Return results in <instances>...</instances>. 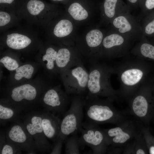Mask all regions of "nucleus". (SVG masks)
<instances>
[{
	"label": "nucleus",
	"instance_id": "f257e3e1",
	"mask_svg": "<svg viewBox=\"0 0 154 154\" xmlns=\"http://www.w3.org/2000/svg\"><path fill=\"white\" fill-rule=\"evenodd\" d=\"M25 24L1 33V50L9 49L21 56L37 54L44 42L37 28Z\"/></svg>",
	"mask_w": 154,
	"mask_h": 154
},
{
	"label": "nucleus",
	"instance_id": "f03ea898",
	"mask_svg": "<svg viewBox=\"0 0 154 154\" xmlns=\"http://www.w3.org/2000/svg\"><path fill=\"white\" fill-rule=\"evenodd\" d=\"M134 56L126 58L114 66L120 84L117 91L122 100L127 101L135 94L144 82L147 74L145 60Z\"/></svg>",
	"mask_w": 154,
	"mask_h": 154
},
{
	"label": "nucleus",
	"instance_id": "7ed1b4c3",
	"mask_svg": "<svg viewBox=\"0 0 154 154\" xmlns=\"http://www.w3.org/2000/svg\"><path fill=\"white\" fill-rule=\"evenodd\" d=\"M114 100L106 98L103 99L98 96H85L84 108L85 121L99 125L111 123L118 125L129 119L125 111H120L114 106Z\"/></svg>",
	"mask_w": 154,
	"mask_h": 154
},
{
	"label": "nucleus",
	"instance_id": "20e7f679",
	"mask_svg": "<svg viewBox=\"0 0 154 154\" xmlns=\"http://www.w3.org/2000/svg\"><path fill=\"white\" fill-rule=\"evenodd\" d=\"M47 76L37 77L22 84L7 87L5 97L22 110L30 108L39 103L44 91L52 84Z\"/></svg>",
	"mask_w": 154,
	"mask_h": 154
},
{
	"label": "nucleus",
	"instance_id": "39448f33",
	"mask_svg": "<svg viewBox=\"0 0 154 154\" xmlns=\"http://www.w3.org/2000/svg\"><path fill=\"white\" fill-rule=\"evenodd\" d=\"M88 73V92L86 96L109 98L116 101L122 100L110 83L111 76L115 74L114 66L99 61L91 65Z\"/></svg>",
	"mask_w": 154,
	"mask_h": 154
},
{
	"label": "nucleus",
	"instance_id": "423d86ee",
	"mask_svg": "<svg viewBox=\"0 0 154 154\" xmlns=\"http://www.w3.org/2000/svg\"><path fill=\"white\" fill-rule=\"evenodd\" d=\"M153 90L144 82L135 94L127 100L128 106L125 111L144 125L149 127L154 117V97Z\"/></svg>",
	"mask_w": 154,
	"mask_h": 154
},
{
	"label": "nucleus",
	"instance_id": "0eeeda50",
	"mask_svg": "<svg viewBox=\"0 0 154 154\" xmlns=\"http://www.w3.org/2000/svg\"><path fill=\"white\" fill-rule=\"evenodd\" d=\"M85 96L70 95L71 105L61 119L59 137L65 142L68 137L80 132L84 117Z\"/></svg>",
	"mask_w": 154,
	"mask_h": 154
},
{
	"label": "nucleus",
	"instance_id": "6e6552de",
	"mask_svg": "<svg viewBox=\"0 0 154 154\" xmlns=\"http://www.w3.org/2000/svg\"><path fill=\"white\" fill-rule=\"evenodd\" d=\"M17 15L25 23L43 30L49 22L50 8L43 0H25Z\"/></svg>",
	"mask_w": 154,
	"mask_h": 154
},
{
	"label": "nucleus",
	"instance_id": "1a4fd4ad",
	"mask_svg": "<svg viewBox=\"0 0 154 154\" xmlns=\"http://www.w3.org/2000/svg\"><path fill=\"white\" fill-rule=\"evenodd\" d=\"M135 42L113 31L104 38L100 51V58L110 59L127 56L130 54Z\"/></svg>",
	"mask_w": 154,
	"mask_h": 154
},
{
	"label": "nucleus",
	"instance_id": "9d476101",
	"mask_svg": "<svg viewBox=\"0 0 154 154\" xmlns=\"http://www.w3.org/2000/svg\"><path fill=\"white\" fill-rule=\"evenodd\" d=\"M60 74L65 91L68 94L86 95L89 73L84 64L62 70Z\"/></svg>",
	"mask_w": 154,
	"mask_h": 154
},
{
	"label": "nucleus",
	"instance_id": "9b49d317",
	"mask_svg": "<svg viewBox=\"0 0 154 154\" xmlns=\"http://www.w3.org/2000/svg\"><path fill=\"white\" fill-rule=\"evenodd\" d=\"M70 101V95L62 89L60 85L52 84L43 92L39 103L47 112L59 117L64 115Z\"/></svg>",
	"mask_w": 154,
	"mask_h": 154
},
{
	"label": "nucleus",
	"instance_id": "f8f14e48",
	"mask_svg": "<svg viewBox=\"0 0 154 154\" xmlns=\"http://www.w3.org/2000/svg\"><path fill=\"white\" fill-rule=\"evenodd\" d=\"M109 146L123 149L140 131L138 122L129 119L116 127L102 129Z\"/></svg>",
	"mask_w": 154,
	"mask_h": 154
},
{
	"label": "nucleus",
	"instance_id": "ddd939ff",
	"mask_svg": "<svg viewBox=\"0 0 154 154\" xmlns=\"http://www.w3.org/2000/svg\"><path fill=\"white\" fill-rule=\"evenodd\" d=\"M80 132L81 135L79 137V141L81 147H89L94 154L107 153L109 146L102 129L98 125L84 121Z\"/></svg>",
	"mask_w": 154,
	"mask_h": 154
},
{
	"label": "nucleus",
	"instance_id": "4468645a",
	"mask_svg": "<svg viewBox=\"0 0 154 154\" xmlns=\"http://www.w3.org/2000/svg\"><path fill=\"white\" fill-rule=\"evenodd\" d=\"M42 112H33L24 118L22 123L35 143L38 151L50 153L52 145L45 136L42 126Z\"/></svg>",
	"mask_w": 154,
	"mask_h": 154
},
{
	"label": "nucleus",
	"instance_id": "2eb2a0df",
	"mask_svg": "<svg viewBox=\"0 0 154 154\" xmlns=\"http://www.w3.org/2000/svg\"><path fill=\"white\" fill-rule=\"evenodd\" d=\"M111 22L114 31L136 42L140 40L143 36L141 24L130 14V11L119 14Z\"/></svg>",
	"mask_w": 154,
	"mask_h": 154
},
{
	"label": "nucleus",
	"instance_id": "dca6fc26",
	"mask_svg": "<svg viewBox=\"0 0 154 154\" xmlns=\"http://www.w3.org/2000/svg\"><path fill=\"white\" fill-rule=\"evenodd\" d=\"M5 138L7 141L21 151L33 153L37 150L33 138L21 123H15L11 126L6 132Z\"/></svg>",
	"mask_w": 154,
	"mask_h": 154
},
{
	"label": "nucleus",
	"instance_id": "f3484780",
	"mask_svg": "<svg viewBox=\"0 0 154 154\" xmlns=\"http://www.w3.org/2000/svg\"><path fill=\"white\" fill-rule=\"evenodd\" d=\"M49 43L44 42L35 57L37 62L43 67L45 75L52 79L60 74L56 65L58 48Z\"/></svg>",
	"mask_w": 154,
	"mask_h": 154
},
{
	"label": "nucleus",
	"instance_id": "a211bd4d",
	"mask_svg": "<svg viewBox=\"0 0 154 154\" xmlns=\"http://www.w3.org/2000/svg\"><path fill=\"white\" fill-rule=\"evenodd\" d=\"M39 65H40L37 62L22 64L11 72L7 81V87L20 84L33 79Z\"/></svg>",
	"mask_w": 154,
	"mask_h": 154
},
{
	"label": "nucleus",
	"instance_id": "6ab92c4d",
	"mask_svg": "<svg viewBox=\"0 0 154 154\" xmlns=\"http://www.w3.org/2000/svg\"><path fill=\"white\" fill-rule=\"evenodd\" d=\"M70 50L64 47L58 48L56 65L59 73L62 70L83 65L79 55Z\"/></svg>",
	"mask_w": 154,
	"mask_h": 154
},
{
	"label": "nucleus",
	"instance_id": "aec40b11",
	"mask_svg": "<svg viewBox=\"0 0 154 154\" xmlns=\"http://www.w3.org/2000/svg\"><path fill=\"white\" fill-rule=\"evenodd\" d=\"M61 119L50 112H42V125L47 138L55 142L59 138Z\"/></svg>",
	"mask_w": 154,
	"mask_h": 154
},
{
	"label": "nucleus",
	"instance_id": "412c9836",
	"mask_svg": "<svg viewBox=\"0 0 154 154\" xmlns=\"http://www.w3.org/2000/svg\"><path fill=\"white\" fill-rule=\"evenodd\" d=\"M22 110L8 99L1 98L0 101V123L3 124L17 119Z\"/></svg>",
	"mask_w": 154,
	"mask_h": 154
},
{
	"label": "nucleus",
	"instance_id": "4be33fe9",
	"mask_svg": "<svg viewBox=\"0 0 154 154\" xmlns=\"http://www.w3.org/2000/svg\"><path fill=\"white\" fill-rule=\"evenodd\" d=\"M130 53L141 59L154 60V45L148 42L146 37L143 36L140 40L135 43Z\"/></svg>",
	"mask_w": 154,
	"mask_h": 154
},
{
	"label": "nucleus",
	"instance_id": "5701e85b",
	"mask_svg": "<svg viewBox=\"0 0 154 154\" xmlns=\"http://www.w3.org/2000/svg\"><path fill=\"white\" fill-rule=\"evenodd\" d=\"M130 10V8L120 0H105L104 4V15L111 21L119 14Z\"/></svg>",
	"mask_w": 154,
	"mask_h": 154
},
{
	"label": "nucleus",
	"instance_id": "b1692460",
	"mask_svg": "<svg viewBox=\"0 0 154 154\" xmlns=\"http://www.w3.org/2000/svg\"><path fill=\"white\" fill-rule=\"evenodd\" d=\"M22 20L15 13L7 10L0 9L1 33L21 25Z\"/></svg>",
	"mask_w": 154,
	"mask_h": 154
},
{
	"label": "nucleus",
	"instance_id": "393cba45",
	"mask_svg": "<svg viewBox=\"0 0 154 154\" xmlns=\"http://www.w3.org/2000/svg\"><path fill=\"white\" fill-rule=\"evenodd\" d=\"M104 38L102 32L98 29L90 31L87 34L86 37V44L88 48H90V49L92 50L95 63L98 62H97L95 59L93 50H94L99 60L100 58V51Z\"/></svg>",
	"mask_w": 154,
	"mask_h": 154
},
{
	"label": "nucleus",
	"instance_id": "a878e982",
	"mask_svg": "<svg viewBox=\"0 0 154 154\" xmlns=\"http://www.w3.org/2000/svg\"><path fill=\"white\" fill-rule=\"evenodd\" d=\"M20 56L18 54L10 50H4L1 53L0 62L5 68L12 72L22 64L20 60Z\"/></svg>",
	"mask_w": 154,
	"mask_h": 154
},
{
	"label": "nucleus",
	"instance_id": "bb28decb",
	"mask_svg": "<svg viewBox=\"0 0 154 154\" xmlns=\"http://www.w3.org/2000/svg\"><path fill=\"white\" fill-rule=\"evenodd\" d=\"M72 30V23L68 20L62 19L55 25L53 30V33L56 37L62 38L69 35Z\"/></svg>",
	"mask_w": 154,
	"mask_h": 154
},
{
	"label": "nucleus",
	"instance_id": "cd10ccee",
	"mask_svg": "<svg viewBox=\"0 0 154 154\" xmlns=\"http://www.w3.org/2000/svg\"><path fill=\"white\" fill-rule=\"evenodd\" d=\"M141 25L143 36H154V11H151L144 15Z\"/></svg>",
	"mask_w": 154,
	"mask_h": 154
},
{
	"label": "nucleus",
	"instance_id": "c85d7f7f",
	"mask_svg": "<svg viewBox=\"0 0 154 154\" xmlns=\"http://www.w3.org/2000/svg\"><path fill=\"white\" fill-rule=\"evenodd\" d=\"M64 143H65V154L80 153V149L81 146L79 141V137L77 134L71 135L67 137Z\"/></svg>",
	"mask_w": 154,
	"mask_h": 154
},
{
	"label": "nucleus",
	"instance_id": "c756f323",
	"mask_svg": "<svg viewBox=\"0 0 154 154\" xmlns=\"http://www.w3.org/2000/svg\"><path fill=\"white\" fill-rule=\"evenodd\" d=\"M68 12L74 19L77 20H84L88 16L87 11L78 3L71 4L68 9Z\"/></svg>",
	"mask_w": 154,
	"mask_h": 154
},
{
	"label": "nucleus",
	"instance_id": "7c9ffc66",
	"mask_svg": "<svg viewBox=\"0 0 154 154\" xmlns=\"http://www.w3.org/2000/svg\"><path fill=\"white\" fill-rule=\"evenodd\" d=\"M140 129L143 135L149 154H154V137L150 132L149 127L139 122Z\"/></svg>",
	"mask_w": 154,
	"mask_h": 154
},
{
	"label": "nucleus",
	"instance_id": "2f4dec72",
	"mask_svg": "<svg viewBox=\"0 0 154 154\" xmlns=\"http://www.w3.org/2000/svg\"><path fill=\"white\" fill-rule=\"evenodd\" d=\"M25 0H0V9L17 13Z\"/></svg>",
	"mask_w": 154,
	"mask_h": 154
},
{
	"label": "nucleus",
	"instance_id": "473e14b6",
	"mask_svg": "<svg viewBox=\"0 0 154 154\" xmlns=\"http://www.w3.org/2000/svg\"><path fill=\"white\" fill-rule=\"evenodd\" d=\"M133 141L135 154H149L145 140L141 131L134 138Z\"/></svg>",
	"mask_w": 154,
	"mask_h": 154
},
{
	"label": "nucleus",
	"instance_id": "72a5a7b5",
	"mask_svg": "<svg viewBox=\"0 0 154 154\" xmlns=\"http://www.w3.org/2000/svg\"><path fill=\"white\" fill-rule=\"evenodd\" d=\"M0 148V154H19L21 151L14 145L6 140Z\"/></svg>",
	"mask_w": 154,
	"mask_h": 154
},
{
	"label": "nucleus",
	"instance_id": "f704fd0d",
	"mask_svg": "<svg viewBox=\"0 0 154 154\" xmlns=\"http://www.w3.org/2000/svg\"><path fill=\"white\" fill-rule=\"evenodd\" d=\"M139 4L143 16L154 9V0H140Z\"/></svg>",
	"mask_w": 154,
	"mask_h": 154
},
{
	"label": "nucleus",
	"instance_id": "c9c22d12",
	"mask_svg": "<svg viewBox=\"0 0 154 154\" xmlns=\"http://www.w3.org/2000/svg\"><path fill=\"white\" fill-rule=\"evenodd\" d=\"M63 143L59 137L52 145L50 154H61L62 145Z\"/></svg>",
	"mask_w": 154,
	"mask_h": 154
},
{
	"label": "nucleus",
	"instance_id": "e433bc0d",
	"mask_svg": "<svg viewBox=\"0 0 154 154\" xmlns=\"http://www.w3.org/2000/svg\"><path fill=\"white\" fill-rule=\"evenodd\" d=\"M128 1L131 5H135L139 4L140 0H127Z\"/></svg>",
	"mask_w": 154,
	"mask_h": 154
},
{
	"label": "nucleus",
	"instance_id": "4c0bfd02",
	"mask_svg": "<svg viewBox=\"0 0 154 154\" xmlns=\"http://www.w3.org/2000/svg\"><path fill=\"white\" fill-rule=\"evenodd\" d=\"M54 1H62L63 0H52Z\"/></svg>",
	"mask_w": 154,
	"mask_h": 154
},
{
	"label": "nucleus",
	"instance_id": "58836bf2",
	"mask_svg": "<svg viewBox=\"0 0 154 154\" xmlns=\"http://www.w3.org/2000/svg\"><path fill=\"white\" fill-rule=\"evenodd\" d=\"M153 95H154V90H153ZM153 120L154 121V118H153Z\"/></svg>",
	"mask_w": 154,
	"mask_h": 154
}]
</instances>
